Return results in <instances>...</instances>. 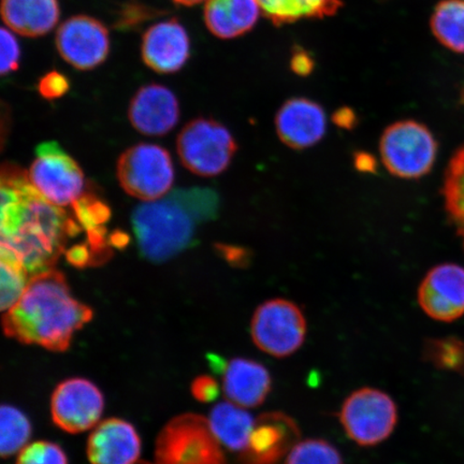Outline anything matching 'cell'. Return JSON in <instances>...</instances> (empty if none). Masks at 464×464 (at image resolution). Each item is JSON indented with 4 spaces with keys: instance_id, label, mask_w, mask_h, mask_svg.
Returning <instances> with one entry per match:
<instances>
[{
    "instance_id": "obj_1",
    "label": "cell",
    "mask_w": 464,
    "mask_h": 464,
    "mask_svg": "<svg viewBox=\"0 0 464 464\" xmlns=\"http://www.w3.org/2000/svg\"><path fill=\"white\" fill-rule=\"evenodd\" d=\"M81 228L75 218L38 193L27 172L13 164L3 165L0 255L36 276L54 269L68 239L78 236Z\"/></svg>"
},
{
    "instance_id": "obj_2",
    "label": "cell",
    "mask_w": 464,
    "mask_h": 464,
    "mask_svg": "<svg viewBox=\"0 0 464 464\" xmlns=\"http://www.w3.org/2000/svg\"><path fill=\"white\" fill-rule=\"evenodd\" d=\"M92 317V307L73 297L62 272L51 269L29 278L21 299L4 312L3 328L20 343L60 353Z\"/></svg>"
},
{
    "instance_id": "obj_3",
    "label": "cell",
    "mask_w": 464,
    "mask_h": 464,
    "mask_svg": "<svg viewBox=\"0 0 464 464\" xmlns=\"http://www.w3.org/2000/svg\"><path fill=\"white\" fill-rule=\"evenodd\" d=\"M219 198L211 188L177 189L138 206L131 217L144 258L164 263L190 246L200 224L217 218Z\"/></svg>"
},
{
    "instance_id": "obj_4",
    "label": "cell",
    "mask_w": 464,
    "mask_h": 464,
    "mask_svg": "<svg viewBox=\"0 0 464 464\" xmlns=\"http://www.w3.org/2000/svg\"><path fill=\"white\" fill-rule=\"evenodd\" d=\"M155 464H226L222 444L202 415L174 417L159 434Z\"/></svg>"
},
{
    "instance_id": "obj_5",
    "label": "cell",
    "mask_w": 464,
    "mask_h": 464,
    "mask_svg": "<svg viewBox=\"0 0 464 464\" xmlns=\"http://www.w3.org/2000/svg\"><path fill=\"white\" fill-rule=\"evenodd\" d=\"M438 141L425 124L403 120L388 126L382 133L380 154L392 176L419 179L432 170L438 156Z\"/></svg>"
},
{
    "instance_id": "obj_6",
    "label": "cell",
    "mask_w": 464,
    "mask_h": 464,
    "mask_svg": "<svg viewBox=\"0 0 464 464\" xmlns=\"http://www.w3.org/2000/svg\"><path fill=\"white\" fill-rule=\"evenodd\" d=\"M237 150L236 139L227 127L206 118L189 121L177 140L183 166L200 177H217L227 170Z\"/></svg>"
},
{
    "instance_id": "obj_7",
    "label": "cell",
    "mask_w": 464,
    "mask_h": 464,
    "mask_svg": "<svg viewBox=\"0 0 464 464\" xmlns=\"http://www.w3.org/2000/svg\"><path fill=\"white\" fill-rule=\"evenodd\" d=\"M398 417L397 404L390 394L372 387L352 392L339 413L347 437L362 448H372L390 438Z\"/></svg>"
},
{
    "instance_id": "obj_8",
    "label": "cell",
    "mask_w": 464,
    "mask_h": 464,
    "mask_svg": "<svg viewBox=\"0 0 464 464\" xmlns=\"http://www.w3.org/2000/svg\"><path fill=\"white\" fill-rule=\"evenodd\" d=\"M116 176L127 194L149 202L169 193L174 168L167 150L158 144L140 143L120 156Z\"/></svg>"
},
{
    "instance_id": "obj_9",
    "label": "cell",
    "mask_w": 464,
    "mask_h": 464,
    "mask_svg": "<svg viewBox=\"0 0 464 464\" xmlns=\"http://www.w3.org/2000/svg\"><path fill=\"white\" fill-rule=\"evenodd\" d=\"M306 334L304 311L287 299L265 301L252 317L251 336L254 344L272 357L294 355L304 345Z\"/></svg>"
},
{
    "instance_id": "obj_10",
    "label": "cell",
    "mask_w": 464,
    "mask_h": 464,
    "mask_svg": "<svg viewBox=\"0 0 464 464\" xmlns=\"http://www.w3.org/2000/svg\"><path fill=\"white\" fill-rule=\"evenodd\" d=\"M27 173L33 187L54 206H72L84 194L85 179L82 169L54 141L38 145L36 159Z\"/></svg>"
},
{
    "instance_id": "obj_11",
    "label": "cell",
    "mask_w": 464,
    "mask_h": 464,
    "mask_svg": "<svg viewBox=\"0 0 464 464\" xmlns=\"http://www.w3.org/2000/svg\"><path fill=\"white\" fill-rule=\"evenodd\" d=\"M103 410L104 398L100 388L81 377L63 381L52 394V420L68 433H82L95 428Z\"/></svg>"
},
{
    "instance_id": "obj_12",
    "label": "cell",
    "mask_w": 464,
    "mask_h": 464,
    "mask_svg": "<svg viewBox=\"0 0 464 464\" xmlns=\"http://www.w3.org/2000/svg\"><path fill=\"white\" fill-rule=\"evenodd\" d=\"M299 438L297 423L288 415L277 411L260 415L246 448L226 457V464H286Z\"/></svg>"
},
{
    "instance_id": "obj_13",
    "label": "cell",
    "mask_w": 464,
    "mask_h": 464,
    "mask_svg": "<svg viewBox=\"0 0 464 464\" xmlns=\"http://www.w3.org/2000/svg\"><path fill=\"white\" fill-rule=\"evenodd\" d=\"M56 48L72 67L91 71L106 61L109 54L108 29L91 16H72L58 27Z\"/></svg>"
},
{
    "instance_id": "obj_14",
    "label": "cell",
    "mask_w": 464,
    "mask_h": 464,
    "mask_svg": "<svg viewBox=\"0 0 464 464\" xmlns=\"http://www.w3.org/2000/svg\"><path fill=\"white\" fill-rule=\"evenodd\" d=\"M417 299L421 310L435 321L450 323L464 315V268L442 264L428 272Z\"/></svg>"
},
{
    "instance_id": "obj_15",
    "label": "cell",
    "mask_w": 464,
    "mask_h": 464,
    "mask_svg": "<svg viewBox=\"0 0 464 464\" xmlns=\"http://www.w3.org/2000/svg\"><path fill=\"white\" fill-rule=\"evenodd\" d=\"M276 130L278 139L289 149H310L326 135V112L322 104L309 98H290L277 110Z\"/></svg>"
},
{
    "instance_id": "obj_16",
    "label": "cell",
    "mask_w": 464,
    "mask_h": 464,
    "mask_svg": "<svg viewBox=\"0 0 464 464\" xmlns=\"http://www.w3.org/2000/svg\"><path fill=\"white\" fill-rule=\"evenodd\" d=\"M91 464H137L141 455V439L130 422L121 419L103 420L87 440Z\"/></svg>"
},
{
    "instance_id": "obj_17",
    "label": "cell",
    "mask_w": 464,
    "mask_h": 464,
    "mask_svg": "<svg viewBox=\"0 0 464 464\" xmlns=\"http://www.w3.org/2000/svg\"><path fill=\"white\" fill-rule=\"evenodd\" d=\"M129 118L136 130L143 135L164 136L178 124L179 102L164 85H145L133 96Z\"/></svg>"
},
{
    "instance_id": "obj_18",
    "label": "cell",
    "mask_w": 464,
    "mask_h": 464,
    "mask_svg": "<svg viewBox=\"0 0 464 464\" xmlns=\"http://www.w3.org/2000/svg\"><path fill=\"white\" fill-rule=\"evenodd\" d=\"M145 65L160 73H173L183 68L190 53L188 34L181 23L167 20L150 26L142 39Z\"/></svg>"
},
{
    "instance_id": "obj_19",
    "label": "cell",
    "mask_w": 464,
    "mask_h": 464,
    "mask_svg": "<svg viewBox=\"0 0 464 464\" xmlns=\"http://www.w3.org/2000/svg\"><path fill=\"white\" fill-rule=\"evenodd\" d=\"M223 392L229 402L245 409L263 404L272 390L269 370L253 359L234 358L224 363Z\"/></svg>"
},
{
    "instance_id": "obj_20",
    "label": "cell",
    "mask_w": 464,
    "mask_h": 464,
    "mask_svg": "<svg viewBox=\"0 0 464 464\" xmlns=\"http://www.w3.org/2000/svg\"><path fill=\"white\" fill-rule=\"evenodd\" d=\"M57 0H3L2 16L10 31L26 37L49 34L60 20Z\"/></svg>"
},
{
    "instance_id": "obj_21",
    "label": "cell",
    "mask_w": 464,
    "mask_h": 464,
    "mask_svg": "<svg viewBox=\"0 0 464 464\" xmlns=\"http://www.w3.org/2000/svg\"><path fill=\"white\" fill-rule=\"evenodd\" d=\"M260 14L257 0H207L205 22L214 36L234 39L252 31Z\"/></svg>"
},
{
    "instance_id": "obj_22",
    "label": "cell",
    "mask_w": 464,
    "mask_h": 464,
    "mask_svg": "<svg viewBox=\"0 0 464 464\" xmlns=\"http://www.w3.org/2000/svg\"><path fill=\"white\" fill-rule=\"evenodd\" d=\"M246 410L229 401L218 403L211 410L208 421L226 457L245 450L251 438L256 419Z\"/></svg>"
},
{
    "instance_id": "obj_23",
    "label": "cell",
    "mask_w": 464,
    "mask_h": 464,
    "mask_svg": "<svg viewBox=\"0 0 464 464\" xmlns=\"http://www.w3.org/2000/svg\"><path fill=\"white\" fill-rule=\"evenodd\" d=\"M261 14L276 26L303 20L324 19L339 13L341 0H257Z\"/></svg>"
},
{
    "instance_id": "obj_24",
    "label": "cell",
    "mask_w": 464,
    "mask_h": 464,
    "mask_svg": "<svg viewBox=\"0 0 464 464\" xmlns=\"http://www.w3.org/2000/svg\"><path fill=\"white\" fill-rule=\"evenodd\" d=\"M430 27L438 42L464 54V0H442L431 15Z\"/></svg>"
},
{
    "instance_id": "obj_25",
    "label": "cell",
    "mask_w": 464,
    "mask_h": 464,
    "mask_svg": "<svg viewBox=\"0 0 464 464\" xmlns=\"http://www.w3.org/2000/svg\"><path fill=\"white\" fill-rule=\"evenodd\" d=\"M442 194L450 220L464 242V145L456 150L450 161Z\"/></svg>"
},
{
    "instance_id": "obj_26",
    "label": "cell",
    "mask_w": 464,
    "mask_h": 464,
    "mask_svg": "<svg viewBox=\"0 0 464 464\" xmlns=\"http://www.w3.org/2000/svg\"><path fill=\"white\" fill-rule=\"evenodd\" d=\"M32 423L20 409L4 404L0 411V452L8 458L20 452L32 437Z\"/></svg>"
},
{
    "instance_id": "obj_27",
    "label": "cell",
    "mask_w": 464,
    "mask_h": 464,
    "mask_svg": "<svg viewBox=\"0 0 464 464\" xmlns=\"http://www.w3.org/2000/svg\"><path fill=\"white\" fill-rule=\"evenodd\" d=\"M422 359L439 370L464 375V341L456 336L428 339L422 346Z\"/></svg>"
},
{
    "instance_id": "obj_28",
    "label": "cell",
    "mask_w": 464,
    "mask_h": 464,
    "mask_svg": "<svg viewBox=\"0 0 464 464\" xmlns=\"http://www.w3.org/2000/svg\"><path fill=\"white\" fill-rule=\"evenodd\" d=\"M0 307L7 312L17 304L28 285V272L13 258L0 255Z\"/></svg>"
},
{
    "instance_id": "obj_29",
    "label": "cell",
    "mask_w": 464,
    "mask_h": 464,
    "mask_svg": "<svg viewBox=\"0 0 464 464\" xmlns=\"http://www.w3.org/2000/svg\"><path fill=\"white\" fill-rule=\"evenodd\" d=\"M286 464H344L341 452L328 440H299L287 458Z\"/></svg>"
},
{
    "instance_id": "obj_30",
    "label": "cell",
    "mask_w": 464,
    "mask_h": 464,
    "mask_svg": "<svg viewBox=\"0 0 464 464\" xmlns=\"http://www.w3.org/2000/svg\"><path fill=\"white\" fill-rule=\"evenodd\" d=\"M73 216L81 227L87 232L104 228L111 218V210L95 195L84 193L72 203Z\"/></svg>"
},
{
    "instance_id": "obj_31",
    "label": "cell",
    "mask_w": 464,
    "mask_h": 464,
    "mask_svg": "<svg viewBox=\"0 0 464 464\" xmlns=\"http://www.w3.org/2000/svg\"><path fill=\"white\" fill-rule=\"evenodd\" d=\"M16 464H68V459L60 445L49 440H37L19 452Z\"/></svg>"
},
{
    "instance_id": "obj_32",
    "label": "cell",
    "mask_w": 464,
    "mask_h": 464,
    "mask_svg": "<svg viewBox=\"0 0 464 464\" xmlns=\"http://www.w3.org/2000/svg\"><path fill=\"white\" fill-rule=\"evenodd\" d=\"M0 43H2L0 44V50H2L0 72H2L3 75H5L16 71L17 67H19L21 50L14 32L10 31L9 28H2Z\"/></svg>"
},
{
    "instance_id": "obj_33",
    "label": "cell",
    "mask_w": 464,
    "mask_h": 464,
    "mask_svg": "<svg viewBox=\"0 0 464 464\" xmlns=\"http://www.w3.org/2000/svg\"><path fill=\"white\" fill-rule=\"evenodd\" d=\"M38 90L40 95L45 98V100H57V98L66 95V92L69 91V81L65 75L57 72H52L45 74L40 80Z\"/></svg>"
},
{
    "instance_id": "obj_34",
    "label": "cell",
    "mask_w": 464,
    "mask_h": 464,
    "mask_svg": "<svg viewBox=\"0 0 464 464\" xmlns=\"http://www.w3.org/2000/svg\"><path fill=\"white\" fill-rule=\"evenodd\" d=\"M190 392L197 401L211 403L218 397V382L210 375H200L191 382Z\"/></svg>"
},
{
    "instance_id": "obj_35",
    "label": "cell",
    "mask_w": 464,
    "mask_h": 464,
    "mask_svg": "<svg viewBox=\"0 0 464 464\" xmlns=\"http://www.w3.org/2000/svg\"><path fill=\"white\" fill-rule=\"evenodd\" d=\"M315 63L309 52L303 49L294 51L290 58V69L299 77H307L314 71Z\"/></svg>"
},
{
    "instance_id": "obj_36",
    "label": "cell",
    "mask_w": 464,
    "mask_h": 464,
    "mask_svg": "<svg viewBox=\"0 0 464 464\" xmlns=\"http://www.w3.org/2000/svg\"><path fill=\"white\" fill-rule=\"evenodd\" d=\"M66 258L75 268H85L92 263L91 248L87 242L69 248L66 251Z\"/></svg>"
},
{
    "instance_id": "obj_37",
    "label": "cell",
    "mask_w": 464,
    "mask_h": 464,
    "mask_svg": "<svg viewBox=\"0 0 464 464\" xmlns=\"http://www.w3.org/2000/svg\"><path fill=\"white\" fill-rule=\"evenodd\" d=\"M333 121L335 126L341 130H353L358 125V115L350 107H342L333 115Z\"/></svg>"
},
{
    "instance_id": "obj_38",
    "label": "cell",
    "mask_w": 464,
    "mask_h": 464,
    "mask_svg": "<svg viewBox=\"0 0 464 464\" xmlns=\"http://www.w3.org/2000/svg\"><path fill=\"white\" fill-rule=\"evenodd\" d=\"M219 251L222 252L224 258L234 266H246L251 258L247 249L241 247L222 246V249Z\"/></svg>"
},
{
    "instance_id": "obj_39",
    "label": "cell",
    "mask_w": 464,
    "mask_h": 464,
    "mask_svg": "<svg viewBox=\"0 0 464 464\" xmlns=\"http://www.w3.org/2000/svg\"><path fill=\"white\" fill-rule=\"evenodd\" d=\"M353 167L361 173H375L379 169V161L372 154L358 150L353 154Z\"/></svg>"
},
{
    "instance_id": "obj_40",
    "label": "cell",
    "mask_w": 464,
    "mask_h": 464,
    "mask_svg": "<svg viewBox=\"0 0 464 464\" xmlns=\"http://www.w3.org/2000/svg\"><path fill=\"white\" fill-rule=\"evenodd\" d=\"M130 237L125 234V232L121 231H114L111 236H110L109 243L110 246L118 248H123L127 245H129Z\"/></svg>"
},
{
    "instance_id": "obj_41",
    "label": "cell",
    "mask_w": 464,
    "mask_h": 464,
    "mask_svg": "<svg viewBox=\"0 0 464 464\" xmlns=\"http://www.w3.org/2000/svg\"><path fill=\"white\" fill-rule=\"evenodd\" d=\"M173 2L189 7V5H195L197 4L202 3L203 0H173Z\"/></svg>"
},
{
    "instance_id": "obj_42",
    "label": "cell",
    "mask_w": 464,
    "mask_h": 464,
    "mask_svg": "<svg viewBox=\"0 0 464 464\" xmlns=\"http://www.w3.org/2000/svg\"><path fill=\"white\" fill-rule=\"evenodd\" d=\"M137 464H152V463H150V462H147V461H139Z\"/></svg>"
},
{
    "instance_id": "obj_43",
    "label": "cell",
    "mask_w": 464,
    "mask_h": 464,
    "mask_svg": "<svg viewBox=\"0 0 464 464\" xmlns=\"http://www.w3.org/2000/svg\"><path fill=\"white\" fill-rule=\"evenodd\" d=\"M463 98H464V94H463Z\"/></svg>"
}]
</instances>
